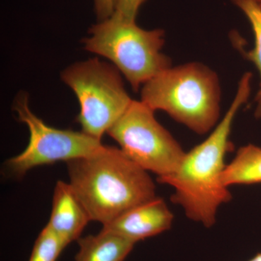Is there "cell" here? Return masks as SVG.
Listing matches in <instances>:
<instances>
[{
    "instance_id": "14",
    "label": "cell",
    "mask_w": 261,
    "mask_h": 261,
    "mask_svg": "<svg viewBox=\"0 0 261 261\" xmlns=\"http://www.w3.org/2000/svg\"><path fill=\"white\" fill-rule=\"evenodd\" d=\"M147 0H117L115 13L124 18L137 20L141 7Z\"/></svg>"
},
{
    "instance_id": "12",
    "label": "cell",
    "mask_w": 261,
    "mask_h": 261,
    "mask_svg": "<svg viewBox=\"0 0 261 261\" xmlns=\"http://www.w3.org/2000/svg\"><path fill=\"white\" fill-rule=\"evenodd\" d=\"M241 10L251 25L253 32V49L246 53V58L255 65L260 75V89L257 92L255 116L261 117V5L260 0H231Z\"/></svg>"
},
{
    "instance_id": "15",
    "label": "cell",
    "mask_w": 261,
    "mask_h": 261,
    "mask_svg": "<svg viewBox=\"0 0 261 261\" xmlns=\"http://www.w3.org/2000/svg\"><path fill=\"white\" fill-rule=\"evenodd\" d=\"M117 0H94V11L97 21L111 17L116 10Z\"/></svg>"
},
{
    "instance_id": "16",
    "label": "cell",
    "mask_w": 261,
    "mask_h": 261,
    "mask_svg": "<svg viewBox=\"0 0 261 261\" xmlns=\"http://www.w3.org/2000/svg\"><path fill=\"white\" fill-rule=\"evenodd\" d=\"M248 261H261V252L257 253V255H255V256L252 257V258Z\"/></svg>"
},
{
    "instance_id": "4",
    "label": "cell",
    "mask_w": 261,
    "mask_h": 261,
    "mask_svg": "<svg viewBox=\"0 0 261 261\" xmlns=\"http://www.w3.org/2000/svg\"><path fill=\"white\" fill-rule=\"evenodd\" d=\"M89 34L82 40L84 49L108 60L135 92L172 66L171 58L163 51V29L141 28L136 20L114 13L92 25Z\"/></svg>"
},
{
    "instance_id": "17",
    "label": "cell",
    "mask_w": 261,
    "mask_h": 261,
    "mask_svg": "<svg viewBox=\"0 0 261 261\" xmlns=\"http://www.w3.org/2000/svg\"><path fill=\"white\" fill-rule=\"evenodd\" d=\"M260 5H261V0H260Z\"/></svg>"
},
{
    "instance_id": "2",
    "label": "cell",
    "mask_w": 261,
    "mask_h": 261,
    "mask_svg": "<svg viewBox=\"0 0 261 261\" xmlns=\"http://www.w3.org/2000/svg\"><path fill=\"white\" fill-rule=\"evenodd\" d=\"M70 186L91 221L103 225L156 195L149 172L119 147L103 145L94 153L66 163Z\"/></svg>"
},
{
    "instance_id": "3",
    "label": "cell",
    "mask_w": 261,
    "mask_h": 261,
    "mask_svg": "<svg viewBox=\"0 0 261 261\" xmlns=\"http://www.w3.org/2000/svg\"><path fill=\"white\" fill-rule=\"evenodd\" d=\"M141 99L199 135L219 123L221 88L219 75L199 62L171 66L142 86Z\"/></svg>"
},
{
    "instance_id": "13",
    "label": "cell",
    "mask_w": 261,
    "mask_h": 261,
    "mask_svg": "<svg viewBox=\"0 0 261 261\" xmlns=\"http://www.w3.org/2000/svg\"><path fill=\"white\" fill-rule=\"evenodd\" d=\"M66 247L63 240L46 225L34 243L29 261H57Z\"/></svg>"
},
{
    "instance_id": "8",
    "label": "cell",
    "mask_w": 261,
    "mask_h": 261,
    "mask_svg": "<svg viewBox=\"0 0 261 261\" xmlns=\"http://www.w3.org/2000/svg\"><path fill=\"white\" fill-rule=\"evenodd\" d=\"M174 216L161 197L136 205L106 225L102 229L121 235L135 243L168 231Z\"/></svg>"
},
{
    "instance_id": "9",
    "label": "cell",
    "mask_w": 261,
    "mask_h": 261,
    "mask_svg": "<svg viewBox=\"0 0 261 261\" xmlns=\"http://www.w3.org/2000/svg\"><path fill=\"white\" fill-rule=\"evenodd\" d=\"M89 221L87 209L70 184L57 181L48 227L68 246L81 238Z\"/></svg>"
},
{
    "instance_id": "10",
    "label": "cell",
    "mask_w": 261,
    "mask_h": 261,
    "mask_svg": "<svg viewBox=\"0 0 261 261\" xmlns=\"http://www.w3.org/2000/svg\"><path fill=\"white\" fill-rule=\"evenodd\" d=\"M79 251L75 261H124L136 243L117 233L101 230L96 235L77 240Z\"/></svg>"
},
{
    "instance_id": "11",
    "label": "cell",
    "mask_w": 261,
    "mask_h": 261,
    "mask_svg": "<svg viewBox=\"0 0 261 261\" xmlns=\"http://www.w3.org/2000/svg\"><path fill=\"white\" fill-rule=\"evenodd\" d=\"M226 187L261 183V147L252 144L238 149L223 175Z\"/></svg>"
},
{
    "instance_id": "1",
    "label": "cell",
    "mask_w": 261,
    "mask_h": 261,
    "mask_svg": "<svg viewBox=\"0 0 261 261\" xmlns=\"http://www.w3.org/2000/svg\"><path fill=\"white\" fill-rule=\"evenodd\" d=\"M252 77L250 72L242 76L232 102L207 138L186 152L174 172L158 180L172 187L171 200L189 219L206 228L214 226L220 207L232 198L223 180L225 159L233 148L230 136L233 121L251 93Z\"/></svg>"
},
{
    "instance_id": "7",
    "label": "cell",
    "mask_w": 261,
    "mask_h": 261,
    "mask_svg": "<svg viewBox=\"0 0 261 261\" xmlns=\"http://www.w3.org/2000/svg\"><path fill=\"white\" fill-rule=\"evenodd\" d=\"M13 109L19 121L27 125L29 132L27 147L5 163L12 174L18 177L37 166L87 157L103 145L102 141L82 130L61 129L47 125L31 110L25 92L15 98Z\"/></svg>"
},
{
    "instance_id": "6",
    "label": "cell",
    "mask_w": 261,
    "mask_h": 261,
    "mask_svg": "<svg viewBox=\"0 0 261 261\" xmlns=\"http://www.w3.org/2000/svg\"><path fill=\"white\" fill-rule=\"evenodd\" d=\"M154 113L142 101L133 99L107 134L128 159L159 180L177 169L186 151Z\"/></svg>"
},
{
    "instance_id": "5",
    "label": "cell",
    "mask_w": 261,
    "mask_h": 261,
    "mask_svg": "<svg viewBox=\"0 0 261 261\" xmlns=\"http://www.w3.org/2000/svg\"><path fill=\"white\" fill-rule=\"evenodd\" d=\"M61 77L78 99L77 122L82 132L99 140L133 101L121 72L98 58L70 65L62 70Z\"/></svg>"
}]
</instances>
